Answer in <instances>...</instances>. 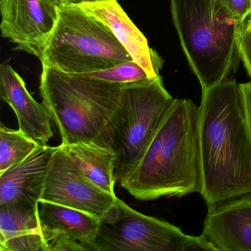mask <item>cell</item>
<instances>
[{
    "instance_id": "cb8c5ba5",
    "label": "cell",
    "mask_w": 251,
    "mask_h": 251,
    "mask_svg": "<svg viewBox=\"0 0 251 251\" xmlns=\"http://www.w3.org/2000/svg\"><path fill=\"white\" fill-rule=\"evenodd\" d=\"M58 2H61V3H64V0H58Z\"/></svg>"
},
{
    "instance_id": "ffe728a7",
    "label": "cell",
    "mask_w": 251,
    "mask_h": 251,
    "mask_svg": "<svg viewBox=\"0 0 251 251\" xmlns=\"http://www.w3.org/2000/svg\"><path fill=\"white\" fill-rule=\"evenodd\" d=\"M239 55L248 75L251 77V31L244 23L239 39Z\"/></svg>"
},
{
    "instance_id": "9c48e42d",
    "label": "cell",
    "mask_w": 251,
    "mask_h": 251,
    "mask_svg": "<svg viewBox=\"0 0 251 251\" xmlns=\"http://www.w3.org/2000/svg\"><path fill=\"white\" fill-rule=\"evenodd\" d=\"M60 4L58 0H0L2 37L41 61L58 23Z\"/></svg>"
},
{
    "instance_id": "e0dca14e",
    "label": "cell",
    "mask_w": 251,
    "mask_h": 251,
    "mask_svg": "<svg viewBox=\"0 0 251 251\" xmlns=\"http://www.w3.org/2000/svg\"><path fill=\"white\" fill-rule=\"evenodd\" d=\"M40 144L19 130L0 126V174L27 158Z\"/></svg>"
},
{
    "instance_id": "277c9868",
    "label": "cell",
    "mask_w": 251,
    "mask_h": 251,
    "mask_svg": "<svg viewBox=\"0 0 251 251\" xmlns=\"http://www.w3.org/2000/svg\"><path fill=\"white\" fill-rule=\"evenodd\" d=\"M182 49L202 90L233 79L239 68V39L245 23L218 0H170Z\"/></svg>"
},
{
    "instance_id": "52a82bcc",
    "label": "cell",
    "mask_w": 251,
    "mask_h": 251,
    "mask_svg": "<svg viewBox=\"0 0 251 251\" xmlns=\"http://www.w3.org/2000/svg\"><path fill=\"white\" fill-rule=\"evenodd\" d=\"M176 100L164 87L161 76L123 87V121L114 148L119 183L139 164Z\"/></svg>"
},
{
    "instance_id": "7a4b0ae2",
    "label": "cell",
    "mask_w": 251,
    "mask_h": 251,
    "mask_svg": "<svg viewBox=\"0 0 251 251\" xmlns=\"http://www.w3.org/2000/svg\"><path fill=\"white\" fill-rule=\"evenodd\" d=\"M120 184L142 201L201 192L199 106L192 100L176 98L142 159Z\"/></svg>"
},
{
    "instance_id": "3957f363",
    "label": "cell",
    "mask_w": 251,
    "mask_h": 251,
    "mask_svg": "<svg viewBox=\"0 0 251 251\" xmlns=\"http://www.w3.org/2000/svg\"><path fill=\"white\" fill-rule=\"evenodd\" d=\"M123 87L42 65L41 95L64 145L114 149L123 121Z\"/></svg>"
},
{
    "instance_id": "5bb4252c",
    "label": "cell",
    "mask_w": 251,
    "mask_h": 251,
    "mask_svg": "<svg viewBox=\"0 0 251 251\" xmlns=\"http://www.w3.org/2000/svg\"><path fill=\"white\" fill-rule=\"evenodd\" d=\"M56 148L40 145L27 158L0 174V205L15 202L38 204Z\"/></svg>"
},
{
    "instance_id": "8992f818",
    "label": "cell",
    "mask_w": 251,
    "mask_h": 251,
    "mask_svg": "<svg viewBox=\"0 0 251 251\" xmlns=\"http://www.w3.org/2000/svg\"><path fill=\"white\" fill-rule=\"evenodd\" d=\"M211 251L202 236L145 215L117 198L100 219L90 251Z\"/></svg>"
},
{
    "instance_id": "7c38bea8",
    "label": "cell",
    "mask_w": 251,
    "mask_h": 251,
    "mask_svg": "<svg viewBox=\"0 0 251 251\" xmlns=\"http://www.w3.org/2000/svg\"><path fill=\"white\" fill-rule=\"evenodd\" d=\"M0 97L14 110L21 131L40 145H47L53 137L48 108L31 96L21 76L8 61L0 65Z\"/></svg>"
},
{
    "instance_id": "d6986e66",
    "label": "cell",
    "mask_w": 251,
    "mask_h": 251,
    "mask_svg": "<svg viewBox=\"0 0 251 251\" xmlns=\"http://www.w3.org/2000/svg\"><path fill=\"white\" fill-rule=\"evenodd\" d=\"M227 12L239 23H245L251 15V0H218Z\"/></svg>"
},
{
    "instance_id": "ac0fdd59",
    "label": "cell",
    "mask_w": 251,
    "mask_h": 251,
    "mask_svg": "<svg viewBox=\"0 0 251 251\" xmlns=\"http://www.w3.org/2000/svg\"><path fill=\"white\" fill-rule=\"evenodd\" d=\"M77 75L123 86L142 83L152 79L145 69L134 61L122 63L106 70Z\"/></svg>"
},
{
    "instance_id": "9a60e30c",
    "label": "cell",
    "mask_w": 251,
    "mask_h": 251,
    "mask_svg": "<svg viewBox=\"0 0 251 251\" xmlns=\"http://www.w3.org/2000/svg\"><path fill=\"white\" fill-rule=\"evenodd\" d=\"M38 204L0 205V251H45Z\"/></svg>"
},
{
    "instance_id": "ba28073f",
    "label": "cell",
    "mask_w": 251,
    "mask_h": 251,
    "mask_svg": "<svg viewBox=\"0 0 251 251\" xmlns=\"http://www.w3.org/2000/svg\"><path fill=\"white\" fill-rule=\"evenodd\" d=\"M117 198L87 178L62 146H57L41 200L75 208L100 219L112 207Z\"/></svg>"
},
{
    "instance_id": "44dd1931",
    "label": "cell",
    "mask_w": 251,
    "mask_h": 251,
    "mask_svg": "<svg viewBox=\"0 0 251 251\" xmlns=\"http://www.w3.org/2000/svg\"><path fill=\"white\" fill-rule=\"evenodd\" d=\"M241 89L243 94L245 101V109H246L247 120L251 136V82L246 83H240Z\"/></svg>"
},
{
    "instance_id": "30bf717a",
    "label": "cell",
    "mask_w": 251,
    "mask_h": 251,
    "mask_svg": "<svg viewBox=\"0 0 251 251\" xmlns=\"http://www.w3.org/2000/svg\"><path fill=\"white\" fill-rule=\"evenodd\" d=\"M37 214L45 251H90L99 218L42 200L38 202Z\"/></svg>"
},
{
    "instance_id": "d4e9b609",
    "label": "cell",
    "mask_w": 251,
    "mask_h": 251,
    "mask_svg": "<svg viewBox=\"0 0 251 251\" xmlns=\"http://www.w3.org/2000/svg\"></svg>"
},
{
    "instance_id": "603a6c76",
    "label": "cell",
    "mask_w": 251,
    "mask_h": 251,
    "mask_svg": "<svg viewBox=\"0 0 251 251\" xmlns=\"http://www.w3.org/2000/svg\"><path fill=\"white\" fill-rule=\"evenodd\" d=\"M245 25L248 27V30L251 31V15L245 20Z\"/></svg>"
},
{
    "instance_id": "2e32d148",
    "label": "cell",
    "mask_w": 251,
    "mask_h": 251,
    "mask_svg": "<svg viewBox=\"0 0 251 251\" xmlns=\"http://www.w3.org/2000/svg\"><path fill=\"white\" fill-rule=\"evenodd\" d=\"M61 145L87 178L105 192L115 195L117 155L114 149L89 143Z\"/></svg>"
},
{
    "instance_id": "7402d4cb",
    "label": "cell",
    "mask_w": 251,
    "mask_h": 251,
    "mask_svg": "<svg viewBox=\"0 0 251 251\" xmlns=\"http://www.w3.org/2000/svg\"><path fill=\"white\" fill-rule=\"evenodd\" d=\"M108 0H64V3L73 5H80L86 3H95V2H105Z\"/></svg>"
},
{
    "instance_id": "8fae6325",
    "label": "cell",
    "mask_w": 251,
    "mask_h": 251,
    "mask_svg": "<svg viewBox=\"0 0 251 251\" xmlns=\"http://www.w3.org/2000/svg\"><path fill=\"white\" fill-rule=\"evenodd\" d=\"M201 236L211 251H251V195L208 207Z\"/></svg>"
},
{
    "instance_id": "6da1fadb",
    "label": "cell",
    "mask_w": 251,
    "mask_h": 251,
    "mask_svg": "<svg viewBox=\"0 0 251 251\" xmlns=\"http://www.w3.org/2000/svg\"><path fill=\"white\" fill-rule=\"evenodd\" d=\"M202 198L213 206L251 195V136L240 83L202 90L199 106Z\"/></svg>"
},
{
    "instance_id": "5b68a950",
    "label": "cell",
    "mask_w": 251,
    "mask_h": 251,
    "mask_svg": "<svg viewBox=\"0 0 251 251\" xmlns=\"http://www.w3.org/2000/svg\"><path fill=\"white\" fill-rule=\"evenodd\" d=\"M133 61L103 23L77 5L61 3L42 65L67 74H84Z\"/></svg>"
},
{
    "instance_id": "4fadbf2b",
    "label": "cell",
    "mask_w": 251,
    "mask_h": 251,
    "mask_svg": "<svg viewBox=\"0 0 251 251\" xmlns=\"http://www.w3.org/2000/svg\"><path fill=\"white\" fill-rule=\"evenodd\" d=\"M77 6L106 25L133 61L145 69L151 78L161 76L162 59L156 51L150 48L145 36L129 18L117 0L83 4Z\"/></svg>"
}]
</instances>
